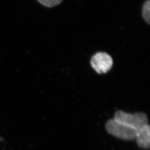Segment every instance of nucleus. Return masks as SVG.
I'll return each instance as SVG.
<instances>
[{
    "label": "nucleus",
    "instance_id": "nucleus-2",
    "mask_svg": "<svg viewBox=\"0 0 150 150\" xmlns=\"http://www.w3.org/2000/svg\"><path fill=\"white\" fill-rule=\"evenodd\" d=\"M105 129L109 134L124 140H134L136 139L137 133V131L134 128L114 119L106 122Z\"/></svg>",
    "mask_w": 150,
    "mask_h": 150
},
{
    "label": "nucleus",
    "instance_id": "nucleus-6",
    "mask_svg": "<svg viewBox=\"0 0 150 150\" xmlns=\"http://www.w3.org/2000/svg\"><path fill=\"white\" fill-rule=\"evenodd\" d=\"M42 6L47 7H53L60 4L63 0H37Z\"/></svg>",
    "mask_w": 150,
    "mask_h": 150
},
{
    "label": "nucleus",
    "instance_id": "nucleus-3",
    "mask_svg": "<svg viewBox=\"0 0 150 150\" xmlns=\"http://www.w3.org/2000/svg\"><path fill=\"white\" fill-rule=\"evenodd\" d=\"M113 64L112 57L105 52H97L91 58V66L98 74H106Z\"/></svg>",
    "mask_w": 150,
    "mask_h": 150
},
{
    "label": "nucleus",
    "instance_id": "nucleus-4",
    "mask_svg": "<svg viewBox=\"0 0 150 150\" xmlns=\"http://www.w3.org/2000/svg\"><path fill=\"white\" fill-rule=\"evenodd\" d=\"M150 127L149 125L137 131L136 139L138 146L141 148L148 149L150 145Z\"/></svg>",
    "mask_w": 150,
    "mask_h": 150
},
{
    "label": "nucleus",
    "instance_id": "nucleus-1",
    "mask_svg": "<svg viewBox=\"0 0 150 150\" xmlns=\"http://www.w3.org/2000/svg\"><path fill=\"white\" fill-rule=\"evenodd\" d=\"M113 119L120 123L134 128L137 131L149 125L147 116L142 112L131 114L118 110L115 113Z\"/></svg>",
    "mask_w": 150,
    "mask_h": 150
},
{
    "label": "nucleus",
    "instance_id": "nucleus-5",
    "mask_svg": "<svg viewBox=\"0 0 150 150\" xmlns=\"http://www.w3.org/2000/svg\"><path fill=\"white\" fill-rule=\"evenodd\" d=\"M142 15L145 22L150 25V0H147L144 3L142 9Z\"/></svg>",
    "mask_w": 150,
    "mask_h": 150
}]
</instances>
